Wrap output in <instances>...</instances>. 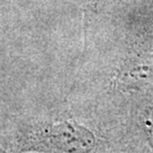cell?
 I'll list each match as a JSON object with an SVG mask.
<instances>
[{
    "label": "cell",
    "instance_id": "obj_1",
    "mask_svg": "<svg viewBox=\"0 0 153 153\" xmlns=\"http://www.w3.org/2000/svg\"><path fill=\"white\" fill-rule=\"evenodd\" d=\"M25 146L45 153H88L94 136L75 123H60L33 131L25 138Z\"/></svg>",
    "mask_w": 153,
    "mask_h": 153
},
{
    "label": "cell",
    "instance_id": "obj_2",
    "mask_svg": "<svg viewBox=\"0 0 153 153\" xmlns=\"http://www.w3.org/2000/svg\"><path fill=\"white\" fill-rule=\"evenodd\" d=\"M145 131L148 133V135L150 138H152L151 141V144L153 145V112L150 114V115L145 118Z\"/></svg>",
    "mask_w": 153,
    "mask_h": 153
},
{
    "label": "cell",
    "instance_id": "obj_3",
    "mask_svg": "<svg viewBox=\"0 0 153 153\" xmlns=\"http://www.w3.org/2000/svg\"><path fill=\"white\" fill-rule=\"evenodd\" d=\"M91 1H92V0H91Z\"/></svg>",
    "mask_w": 153,
    "mask_h": 153
}]
</instances>
